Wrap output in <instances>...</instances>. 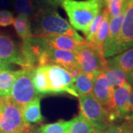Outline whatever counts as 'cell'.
Instances as JSON below:
<instances>
[{"label": "cell", "mask_w": 133, "mask_h": 133, "mask_svg": "<svg viewBox=\"0 0 133 133\" xmlns=\"http://www.w3.org/2000/svg\"><path fill=\"white\" fill-rule=\"evenodd\" d=\"M31 25L33 36L64 35L80 41L84 40L55 8H41L32 18Z\"/></svg>", "instance_id": "obj_1"}, {"label": "cell", "mask_w": 133, "mask_h": 133, "mask_svg": "<svg viewBox=\"0 0 133 133\" xmlns=\"http://www.w3.org/2000/svg\"><path fill=\"white\" fill-rule=\"evenodd\" d=\"M69 19V23L76 30L87 35L95 18L104 6L103 0H63L62 4Z\"/></svg>", "instance_id": "obj_2"}, {"label": "cell", "mask_w": 133, "mask_h": 133, "mask_svg": "<svg viewBox=\"0 0 133 133\" xmlns=\"http://www.w3.org/2000/svg\"><path fill=\"white\" fill-rule=\"evenodd\" d=\"M80 113L92 126L95 131L101 133L112 125L109 113L92 94L79 97Z\"/></svg>", "instance_id": "obj_3"}, {"label": "cell", "mask_w": 133, "mask_h": 133, "mask_svg": "<svg viewBox=\"0 0 133 133\" xmlns=\"http://www.w3.org/2000/svg\"><path fill=\"white\" fill-rule=\"evenodd\" d=\"M78 64L82 72L96 76L107 66L104 53L87 41H84L76 52Z\"/></svg>", "instance_id": "obj_4"}, {"label": "cell", "mask_w": 133, "mask_h": 133, "mask_svg": "<svg viewBox=\"0 0 133 133\" xmlns=\"http://www.w3.org/2000/svg\"><path fill=\"white\" fill-rule=\"evenodd\" d=\"M30 127L23 118L22 108L7 96L0 109V133H25Z\"/></svg>", "instance_id": "obj_5"}, {"label": "cell", "mask_w": 133, "mask_h": 133, "mask_svg": "<svg viewBox=\"0 0 133 133\" xmlns=\"http://www.w3.org/2000/svg\"><path fill=\"white\" fill-rule=\"evenodd\" d=\"M33 70L22 69L11 90L10 98L21 108H23L35 98L41 97L33 85Z\"/></svg>", "instance_id": "obj_6"}, {"label": "cell", "mask_w": 133, "mask_h": 133, "mask_svg": "<svg viewBox=\"0 0 133 133\" xmlns=\"http://www.w3.org/2000/svg\"><path fill=\"white\" fill-rule=\"evenodd\" d=\"M132 47H133V0H126L124 6V18L118 38L107 58L112 57Z\"/></svg>", "instance_id": "obj_7"}, {"label": "cell", "mask_w": 133, "mask_h": 133, "mask_svg": "<svg viewBox=\"0 0 133 133\" xmlns=\"http://www.w3.org/2000/svg\"><path fill=\"white\" fill-rule=\"evenodd\" d=\"M48 72L52 94L68 93L78 98L74 89V79L64 68L58 65H48Z\"/></svg>", "instance_id": "obj_8"}, {"label": "cell", "mask_w": 133, "mask_h": 133, "mask_svg": "<svg viewBox=\"0 0 133 133\" xmlns=\"http://www.w3.org/2000/svg\"><path fill=\"white\" fill-rule=\"evenodd\" d=\"M52 64L62 66L66 71L73 67L79 66L75 52L54 49L50 46L42 56L39 66Z\"/></svg>", "instance_id": "obj_9"}, {"label": "cell", "mask_w": 133, "mask_h": 133, "mask_svg": "<svg viewBox=\"0 0 133 133\" xmlns=\"http://www.w3.org/2000/svg\"><path fill=\"white\" fill-rule=\"evenodd\" d=\"M113 91L114 89L109 85V82L105 77L103 72H100L95 77L92 95L102 105L109 113L112 124V114L113 109Z\"/></svg>", "instance_id": "obj_10"}, {"label": "cell", "mask_w": 133, "mask_h": 133, "mask_svg": "<svg viewBox=\"0 0 133 133\" xmlns=\"http://www.w3.org/2000/svg\"><path fill=\"white\" fill-rule=\"evenodd\" d=\"M132 86L127 81L124 84L114 89L113 91V109L112 119L113 124L127 118L128 115V101Z\"/></svg>", "instance_id": "obj_11"}, {"label": "cell", "mask_w": 133, "mask_h": 133, "mask_svg": "<svg viewBox=\"0 0 133 133\" xmlns=\"http://www.w3.org/2000/svg\"><path fill=\"white\" fill-rule=\"evenodd\" d=\"M0 58L24 68V64L18 45L9 35L0 32Z\"/></svg>", "instance_id": "obj_12"}, {"label": "cell", "mask_w": 133, "mask_h": 133, "mask_svg": "<svg viewBox=\"0 0 133 133\" xmlns=\"http://www.w3.org/2000/svg\"><path fill=\"white\" fill-rule=\"evenodd\" d=\"M42 36L52 48L74 52L85 41V39L80 41L64 35H45Z\"/></svg>", "instance_id": "obj_13"}, {"label": "cell", "mask_w": 133, "mask_h": 133, "mask_svg": "<svg viewBox=\"0 0 133 133\" xmlns=\"http://www.w3.org/2000/svg\"><path fill=\"white\" fill-rule=\"evenodd\" d=\"M33 82L36 91L39 96L52 94L47 66H38L33 71Z\"/></svg>", "instance_id": "obj_14"}, {"label": "cell", "mask_w": 133, "mask_h": 133, "mask_svg": "<svg viewBox=\"0 0 133 133\" xmlns=\"http://www.w3.org/2000/svg\"><path fill=\"white\" fill-rule=\"evenodd\" d=\"M107 65L118 68L127 75L133 69V47L107 58Z\"/></svg>", "instance_id": "obj_15"}, {"label": "cell", "mask_w": 133, "mask_h": 133, "mask_svg": "<svg viewBox=\"0 0 133 133\" xmlns=\"http://www.w3.org/2000/svg\"><path fill=\"white\" fill-rule=\"evenodd\" d=\"M41 97L35 98L22 108L23 118L30 126L40 124L44 120L41 111Z\"/></svg>", "instance_id": "obj_16"}, {"label": "cell", "mask_w": 133, "mask_h": 133, "mask_svg": "<svg viewBox=\"0 0 133 133\" xmlns=\"http://www.w3.org/2000/svg\"><path fill=\"white\" fill-rule=\"evenodd\" d=\"M95 78V76L81 72L74 79L73 86L78 98L92 94Z\"/></svg>", "instance_id": "obj_17"}, {"label": "cell", "mask_w": 133, "mask_h": 133, "mask_svg": "<svg viewBox=\"0 0 133 133\" xmlns=\"http://www.w3.org/2000/svg\"><path fill=\"white\" fill-rule=\"evenodd\" d=\"M11 6L17 15L32 19L41 7L32 0H11Z\"/></svg>", "instance_id": "obj_18"}, {"label": "cell", "mask_w": 133, "mask_h": 133, "mask_svg": "<svg viewBox=\"0 0 133 133\" xmlns=\"http://www.w3.org/2000/svg\"><path fill=\"white\" fill-rule=\"evenodd\" d=\"M20 72L21 70H5L0 71V96H10L13 85Z\"/></svg>", "instance_id": "obj_19"}, {"label": "cell", "mask_w": 133, "mask_h": 133, "mask_svg": "<svg viewBox=\"0 0 133 133\" xmlns=\"http://www.w3.org/2000/svg\"><path fill=\"white\" fill-rule=\"evenodd\" d=\"M103 13H104V19L100 25L99 29L93 39V42L91 43V44H92L95 48H97L100 52L104 53V44L109 33L110 18L107 8L103 9Z\"/></svg>", "instance_id": "obj_20"}, {"label": "cell", "mask_w": 133, "mask_h": 133, "mask_svg": "<svg viewBox=\"0 0 133 133\" xmlns=\"http://www.w3.org/2000/svg\"><path fill=\"white\" fill-rule=\"evenodd\" d=\"M13 25L14 27L17 35L22 40L33 36V32H32L31 19L28 17L17 15L16 17H14Z\"/></svg>", "instance_id": "obj_21"}, {"label": "cell", "mask_w": 133, "mask_h": 133, "mask_svg": "<svg viewBox=\"0 0 133 133\" xmlns=\"http://www.w3.org/2000/svg\"><path fill=\"white\" fill-rule=\"evenodd\" d=\"M105 77L109 82V85L113 89L121 87L127 82V74L113 66H107L104 70Z\"/></svg>", "instance_id": "obj_22"}, {"label": "cell", "mask_w": 133, "mask_h": 133, "mask_svg": "<svg viewBox=\"0 0 133 133\" xmlns=\"http://www.w3.org/2000/svg\"><path fill=\"white\" fill-rule=\"evenodd\" d=\"M68 133H98L95 131L90 122L79 113L71 120V125L69 128Z\"/></svg>", "instance_id": "obj_23"}, {"label": "cell", "mask_w": 133, "mask_h": 133, "mask_svg": "<svg viewBox=\"0 0 133 133\" xmlns=\"http://www.w3.org/2000/svg\"><path fill=\"white\" fill-rule=\"evenodd\" d=\"M70 125L71 120H60L55 123L41 125L38 127V130L41 133H68Z\"/></svg>", "instance_id": "obj_24"}, {"label": "cell", "mask_w": 133, "mask_h": 133, "mask_svg": "<svg viewBox=\"0 0 133 133\" xmlns=\"http://www.w3.org/2000/svg\"><path fill=\"white\" fill-rule=\"evenodd\" d=\"M101 133H133V121L124 120L112 124Z\"/></svg>", "instance_id": "obj_25"}, {"label": "cell", "mask_w": 133, "mask_h": 133, "mask_svg": "<svg viewBox=\"0 0 133 133\" xmlns=\"http://www.w3.org/2000/svg\"><path fill=\"white\" fill-rule=\"evenodd\" d=\"M103 19H104V13H103V10H102V11L95 17V19L93 20V22H92V24H90V28H89L88 32L86 35L85 39L87 42L91 44L93 42V39L95 38V35H96V33L99 29L100 25L101 24Z\"/></svg>", "instance_id": "obj_26"}, {"label": "cell", "mask_w": 133, "mask_h": 133, "mask_svg": "<svg viewBox=\"0 0 133 133\" xmlns=\"http://www.w3.org/2000/svg\"><path fill=\"white\" fill-rule=\"evenodd\" d=\"M125 1L126 0H112L107 5L109 18L116 17L123 12Z\"/></svg>", "instance_id": "obj_27"}, {"label": "cell", "mask_w": 133, "mask_h": 133, "mask_svg": "<svg viewBox=\"0 0 133 133\" xmlns=\"http://www.w3.org/2000/svg\"><path fill=\"white\" fill-rule=\"evenodd\" d=\"M14 16L13 13L8 10H0V27H8L14 23Z\"/></svg>", "instance_id": "obj_28"}, {"label": "cell", "mask_w": 133, "mask_h": 133, "mask_svg": "<svg viewBox=\"0 0 133 133\" xmlns=\"http://www.w3.org/2000/svg\"><path fill=\"white\" fill-rule=\"evenodd\" d=\"M63 0H44L42 8H56L58 6H60Z\"/></svg>", "instance_id": "obj_29"}, {"label": "cell", "mask_w": 133, "mask_h": 133, "mask_svg": "<svg viewBox=\"0 0 133 133\" xmlns=\"http://www.w3.org/2000/svg\"><path fill=\"white\" fill-rule=\"evenodd\" d=\"M125 120L133 121V88L130 92L128 101V115Z\"/></svg>", "instance_id": "obj_30"}, {"label": "cell", "mask_w": 133, "mask_h": 133, "mask_svg": "<svg viewBox=\"0 0 133 133\" xmlns=\"http://www.w3.org/2000/svg\"><path fill=\"white\" fill-rule=\"evenodd\" d=\"M11 67L12 66L10 63L0 58V71L5 70H11Z\"/></svg>", "instance_id": "obj_31"}, {"label": "cell", "mask_w": 133, "mask_h": 133, "mask_svg": "<svg viewBox=\"0 0 133 133\" xmlns=\"http://www.w3.org/2000/svg\"><path fill=\"white\" fill-rule=\"evenodd\" d=\"M11 6V0H0V10H7Z\"/></svg>", "instance_id": "obj_32"}, {"label": "cell", "mask_w": 133, "mask_h": 133, "mask_svg": "<svg viewBox=\"0 0 133 133\" xmlns=\"http://www.w3.org/2000/svg\"><path fill=\"white\" fill-rule=\"evenodd\" d=\"M127 81L133 88V69L127 75Z\"/></svg>", "instance_id": "obj_33"}, {"label": "cell", "mask_w": 133, "mask_h": 133, "mask_svg": "<svg viewBox=\"0 0 133 133\" xmlns=\"http://www.w3.org/2000/svg\"><path fill=\"white\" fill-rule=\"evenodd\" d=\"M25 133H41L38 130V127H30L28 129V130Z\"/></svg>", "instance_id": "obj_34"}, {"label": "cell", "mask_w": 133, "mask_h": 133, "mask_svg": "<svg viewBox=\"0 0 133 133\" xmlns=\"http://www.w3.org/2000/svg\"><path fill=\"white\" fill-rule=\"evenodd\" d=\"M6 98H7V96L6 97H5V96H0V109H2V106L5 104V101H6Z\"/></svg>", "instance_id": "obj_35"}, {"label": "cell", "mask_w": 133, "mask_h": 133, "mask_svg": "<svg viewBox=\"0 0 133 133\" xmlns=\"http://www.w3.org/2000/svg\"><path fill=\"white\" fill-rule=\"evenodd\" d=\"M33 2H34L35 3H36L37 5H38L41 8H42V2L44 0H32Z\"/></svg>", "instance_id": "obj_36"}, {"label": "cell", "mask_w": 133, "mask_h": 133, "mask_svg": "<svg viewBox=\"0 0 133 133\" xmlns=\"http://www.w3.org/2000/svg\"><path fill=\"white\" fill-rule=\"evenodd\" d=\"M103 1H104V5H106V6H107V5H108V4H109V2H111L112 0H103Z\"/></svg>", "instance_id": "obj_37"}]
</instances>
